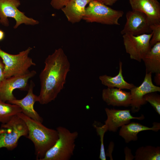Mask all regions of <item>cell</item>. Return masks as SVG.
<instances>
[{"label":"cell","instance_id":"cell-18","mask_svg":"<svg viewBox=\"0 0 160 160\" xmlns=\"http://www.w3.org/2000/svg\"><path fill=\"white\" fill-rule=\"evenodd\" d=\"M146 73H160V42L153 46L142 58Z\"/></svg>","mask_w":160,"mask_h":160},{"label":"cell","instance_id":"cell-12","mask_svg":"<svg viewBox=\"0 0 160 160\" xmlns=\"http://www.w3.org/2000/svg\"><path fill=\"white\" fill-rule=\"evenodd\" d=\"M105 111L107 119L105 124L108 130L113 132L117 131L118 128L130 122L132 119L142 120L145 117L142 115L140 117H134L130 113V110H119L106 108Z\"/></svg>","mask_w":160,"mask_h":160},{"label":"cell","instance_id":"cell-8","mask_svg":"<svg viewBox=\"0 0 160 160\" xmlns=\"http://www.w3.org/2000/svg\"><path fill=\"white\" fill-rule=\"evenodd\" d=\"M152 36V32L137 36L123 35L126 52L131 59L141 62L143 56L152 47L150 43Z\"/></svg>","mask_w":160,"mask_h":160},{"label":"cell","instance_id":"cell-23","mask_svg":"<svg viewBox=\"0 0 160 160\" xmlns=\"http://www.w3.org/2000/svg\"><path fill=\"white\" fill-rule=\"evenodd\" d=\"M151 92L146 94L143 98L146 102L149 103L156 112L160 115V96L155 93Z\"/></svg>","mask_w":160,"mask_h":160},{"label":"cell","instance_id":"cell-24","mask_svg":"<svg viewBox=\"0 0 160 160\" xmlns=\"http://www.w3.org/2000/svg\"><path fill=\"white\" fill-rule=\"evenodd\" d=\"M152 36L150 40V44L152 47L156 43L160 42V23L150 25Z\"/></svg>","mask_w":160,"mask_h":160},{"label":"cell","instance_id":"cell-22","mask_svg":"<svg viewBox=\"0 0 160 160\" xmlns=\"http://www.w3.org/2000/svg\"><path fill=\"white\" fill-rule=\"evenodd\" d=\"M93 126L96 129L97 135L100 137L101 144L99 158L101 160H106V156L104 145V137L105 132L108 131L107 127L105 124L99 126L95 122Z\"/></svg>","mask_w":160,"mask_h":160},{"label":"cell","instance_id":"cell-28","mask_svg":"<svg viewBox=\"0 0 160 160\" xmlns=\"http://www.w3.org/2000/svg\"><path fill=\"white\" fill-rule=\"evenodd\" d=\"M4 65L1 60L0 59V82L4 79L3 71Z\"/></svg>","mask_w":160,"mask_h":160},{"label":"cell","instance_id":"cell-26","mask_svg":"<svg viewBox=\"0 0 160 160\" xmlns=\"http://www.w3.org/2000/svg\"><path fill=\"white\" fill-rule=\"evenodd\" d=\"M125 160H132L135 158V156L132 154L131 149L128 147H125L124 149Z\"/></svg>","mask_w":160,"mask_h":160},{"label":"cell","instance_id":"cell-5","mask_svg":"<svg viewBox=\"0 0 160 160\" xmlns=\"http://www.w3.org/2000/svg\"><path fill=\"white\" fill-rule=\"evenodd\" d=\"M124 14L122 11L113 9L97 0H92L86 8L83 20L87 23L119 25V20Z\"/></svg>","mask_w":160,"mask_h":160},{"label":"cell","instance_id":"cell-20","mask_svg":"<svg viewBox=\"0 0 160 160\" xmlns=\"http://www.w3.org/2000/svg\"><path fill=\"white\" fill-rule=\"evenodd\" d=\"M135 160H160V147L151 145L138 148L134 156Z\"/></svg>","mask_w":160,"mask_h":160},{"label":"cell","instance_id":"cell-11","mask_svg":"<svg viewBox=\"0 0 160 160\" xmlns=\"http://www.w3.org/2000/svg\"><path fill=\"white\" fill-rule=\"evenodd\" d=\"M152 73H146L143 81L139 86H136L130 90L131 111L132 113L138 112L142 105L146 103L143 97L146 94L160 92V87L154 85L152 81Z\"/></svg>","mask_w":160,"mask_h":160},{"label":"cell","instance_id":"cell-7","mask_svg":"<svg viewBox=\"0 0 160 160\" xmlns=\"http://www.w3.org/2000/svg\"><path fill=\"white\" fill-rule=\"evenodd\" d=\"M20 5L19 0H0V20L1 24L5 26L9 25L8 18H14L15 24V29L22 24L26 25H35L39 22L34 19L26 16L20 11L18 7Z\"/></svg>","mask_w":160,"mask_h":160},{"label":"cell","instance_id":"cell-13","mask_svg":"<svg viewBox=\"0 0 160 160\" xmlns=\"http://www.w3.org/2000/svg\"><path fill=\"white\" fill-rule=\"evenodd\" d=\"M34 85L33 82L31 81L28 93L24 98L21 99H17L16 98L8 103L17 105L21 108L22 112L25 115L35 120L42 123L43 121L42 118L34 108L35 103L38 102L39 101L38 96L33 93Z\"/></svg>","mask_w":160,"mask_h":160},{"label":"cell","instance_id":"cell-19","mask_svg":"<svg viewBox=\"0 0 160 160\" xmlns=\"http://www.w3.org/2000/svg\"><path fill=\"white\" fill-rule=\"evenodd\" d=\"M122 63H119V71L116 76L112 77L106 75L100 76L99 77L102 84L109 88H114L121 89L130 90L135 86L132 84L127 82L122 75Z\"/></svg>","mask_w":160,"mask_h":160},{"label":"cell","instance_id":"cell-4","mask_svg":"<svg viewBox=\"0 0 160 160\" xmlns=\"http://www.w3.org/2000/svg\"><path fill=\"white\" fill-rule=\"evenodd\" d=\"M29 47L16 55L8 53L0 47V58L4 65V78L25 74L30 71L29 68L36 65L29 55L32 49Z\"/></svg>","mask_w":160,"mask_h":160},{"label":"cell","instance_id":"cell-27","mask_svg":"<svg viewBox=\"0 0 160 160\" xmlns=\"http://www.w3.org/2000/svg\"><path fill=\"white\" fill-rule=\"evenodd\" d=\"M108 6L113 5L117 1L119 0H97Z\"/></svg>","mask_w":160,"mask_h":160},{"label":"cell","instance_id":"cell-31","mask_svg":"<svg viewBox=\"0 0 160 160\" xmlns=\"http://www.w3.org/2000/svg\"><path fill=\"white\" fill-rule=\"evenodd\" d=\"M0 24H1V22L0 20Z\"/></svg>","mask_w":160,"mask_h":160},{"label":"cell","instance_id":"cell-3","mask_svg":"<svg viewBox=\"0 0 160 160\" xmlns=\"http://www.w3.org/2000/svg\"><path fill=\"white\" fill-rule=\"evenodd\" d=\"M58 138L54 145L46 153L42 160H69L73 154L77 132H71L62 126L57 128Z\"/></svg>","mask_w":160,"mask_h":160},{"label":"cell","instance_id":"cell-16","mask_svg":"<svg viewBox=\"0 0 160 160\" xmlns=\"http://www.w3.org/2000/svg\"><path fill=\"white\" fill-rule=\"evenodd\" d=\"M160 129V124L154 122L151 127H149L141 124L135 122L123 125L119 132V135L124 140L126 143L131 141H135L137 140V134L141 131L151 130L157 132Z\"/></svg>","mask_w":160,"mask_h":160},{"label":"cell","instance_id":"cell-29","mask_svg":"<svg viewBox=\"0 0 160 160\" xmlns=\"http://www.w3.org/2000/svg\"><path fill=\"white\" fill-rule=\"evenodd\" d=\"M154 77V81L157 85H160V73H155Z\"/></svg>","mask_w":160,"mask_h":160},{"label":"cell","instance_id":"cell-30","mask_svg":"<svg viewBox=\"0 0 160 160\" xmlns=\"http://www.w3.org/2000/svg\"><path fill=\"white\" fill-rule=\"evenodd\" d=\"M4 32L0 30V41L3 40L4 37Z\"/></svg>","mask_w":160,"mask_h":160},{"label":"cell","instance_id":"cell-9","mask_svg":"<svg viewBox=\"0 0 160 160\" xmlns=\"http://www.w3.org/2000/svg\"><path fill=\"white\" fill-rule=\"evenodd\" d=\"M36 73L35 71L32 70L24 74L4 78L0 82V100L9 102L16 99L13 91L17 89H26L29 80Z\"/></svg>","mask_w":160,"mask_h":160},{"label":"cell","instance_id":"cell-25","mask_svg":"<svg viewBox=\"0 0 160 160\" xmlns=\"http://www.w3.org/2000/svg\"><path fill=\"white\" fill-rule=\"evenodd\" d=\"M52 6L56 9H61L70 0H50Z\"/></svg>","mask_w":160,"mask_h":160},{"label":"cell","instance_id":"cell-2","mask_svg":"<svg viewBox=\"0 0 160 160\" xmlns=\"http://www.w3.org/2000/svg\"><path fill=\"white\" fill-rule=\"evenodd\" d=\"M17 115L25 123L28 130L26 137L33 143L37 160H42L46 153L55 144L58 138L56 130L48 128L42 123L30 118L21 112Z\"/></svg>","mask_w":160,"mask_h":160},{"label":"cell","instance_id":"cell-1","mask_svg":"<svg viewBox=\"0 0 160 160\" xmlns=\"http://www.w3.org/2000/svg\"><path fill=\"white\" fill-rule=\"evenodd\" d=\"M45 66L39 77L40 90L38 102L47 104L54 100L66 83L70 64L62 48L56 49L44 61Z\"/></svg>","mask_w":160,"mask_h":160},{"label":"cell","instance_id":"cell-14","mask_svg":"<svg viewBox=\"0 0 160 160\" xmlns=\"http://www.w3.org/2000/svg\"><path fill=\"white\" fill-rule=\"evenodd\" d=\"M129 1L132 10L145 14L151 25L160 23V4L157 0Z\"/></svg>","mask_w":160,"mask_h":160},{"label":"cell","instance_id":"cell-15","mask_svg":"<svg viewBox=\"0 0 160 160\" xmlns=\"http://www.w3.org/2000/svg\"><path fill=\"white\" fill-rule=\"evenodd\" d=\"M102 98L109 105L128 107L131 104L130 92L119 88L108 87L103 89L102 92Z\"/></svg>","mask_w":160,"mask_h":160},{"label":"cell","instance_id":"cell-17","mask_svg":"<svg viewBox=\"0 0 160 160\" xmlns=\"http://www.w3.org/2000/svg\"><path fill=\"white\" fill-rule=\"evenodd\" d=\"M92 0H70L61 9L68 21L72 23L83 19L86 6Z\"/></svg>","mask_w":160,"mask_h":160},{"label":"cell","instance_id":"cell-10","mask_svg":"<svg viewBox=\"0 0 160 160\" xmlns=\"http://www.w3.org/2000/svg\"><path fill=\"white\" fill-rule=\"evenodd\" d=\"M126 16V22L121 31V35L137 36L151 33V23L144 13L132 10L127 12Z\"/></svg>","mask_w":160,"mask_h":160},{"label":"cell","instance_id":"cell-6","mask_svg":"<svg viewBox=\"0 0 160 160\" xmlns=\"http://www.w3.org/2000/svg\"><path fill=\"white\" fill-rule=\"evenodd\" d=\"M28 130L23 119L17 115L12 117L7 122L2 124L0 128V148H4L12 150L18 144L22 136L27 137Z\"/></svg>","mask_w":160,"mask_h":160},{"label":"cell","instance_id":"cell-21","mask_svg":"<svg viewBox=\"0 0 160 160\" xmlns=\"http://www.w3.org/2000/svg\"><path fill=\"white\" fill-rule=\"evenodd\" d=\"M22 112L21 108L17 105L6 103L0 100V122H7L13 116Z\"/></svg>","mask_w":160,"mask_h":160}]
</instances>
